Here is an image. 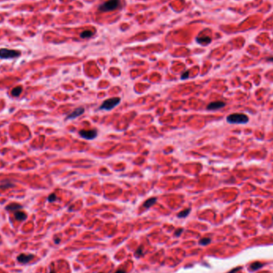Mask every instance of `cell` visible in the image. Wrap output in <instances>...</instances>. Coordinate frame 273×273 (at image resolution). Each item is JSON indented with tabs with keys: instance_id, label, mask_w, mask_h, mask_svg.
I'll list each match as a JSON object with an SVG mask.
<instances>
[{
	"instance_id": "9a60e30c",
	"label": "cell",
	"mask_w": 273,
	"mask_h": 273,
	"mask_svg": "<svg viewBox=\"0 0 273 273\" xmlns=\"http://www.w3.org/2000/svg\"><path fill=\"white\" fill-rule=\"evenodd\" d=\"M190 212H191V209H185L177 214V217H179V218H185L186 216H188V215L190 213Z\"/></svg>"
},
{
	"instance_id": "cb8c5ba5",
	"label": "cell",
	"mask_w": 273,
	"mask_h": 273,
	"mask_svg": "<svg viewBox=\"0 0 273 273\" xmlns=\"http://www.w3.org/2000/svg\"><path fill=\"white\" fill-rule=\"evenodd\" d=\"M240 268H235V269H233V270H232V272H229V273H234L235 272H237L238 270H240Z\"/></svg>"
},
{
	"instance_id": "7402d4cb",
	"label": "cell",
	"mask_w": 273,
	"mask_h": 273,
	"mask_svg": "<svg viewBox=\"0 0 273 273\" xmlns=\"http://www.w3.org/2000/svg\"><path fill=\"white\" fill-rule=\"evenodd\" d=\"M183 232V229L182 228H179V229H177V230H176V232H175V236H179L181 234V232Z\"/></svg>"
},
{
	"instance_id": "603a6c76",
	"label": "cell",
	"mask_w": 273,
	"mask_h": 273,
	"mask_svg": "<svg viewBox=\"0 0 273 273\" xmlns=\"http://www.w3.org/2000/svg\"><path fill=\"white\" fill-rule=\"evenodd\" d=\"M125 272H126L124 269H119V270H117V271L115 273H125Z\"/></svg>"
},
{
	"instance_id": "2e32d148",
	"label": "cell",
	"mask_w": 273,
	"mask_h": 273,
	"mask_svg": "<svg viewBox=\"0 0 273 273\" xmlns=\"http://www.w3.org/2000/svg\"><path fill=\"white\" fill-rule=\"evenodd\" d=\"M93 35H94V32L90 31V30H85V31H83L81 34L80 36H81V38H90Z\"/></svg>"
},
{
	"instance_id": "7a4b0ae2",
	"label": "cell",
	"mask_w": 273,
	"mask_h": 273,
	"mask_svg": "<svg viewBox=\"0 0 273 273\" xmlns=\"http://www.w3.org/2000/svg\"><path fill=\"white\" fill-rule=\"evenodd\" d=\"M120 102H121V98L118 97L109 98L102 102L99 109H100V110H106V111L111 110L115 108L116 106H117V105L120 104Z\"/></svg>"
},
{
	"instance_id": "6da1fadb",
	"label": "cell",
	"mask_w": 273,
	"mask_h": 273,
	"mask_svg": "<svg viewBox=\"0 0 273 273\" xmlns=\"http://www.w3.org/2000/svg\"><path fill=\"white\" fill-rule=\"evenodd\" d=\"M248 120V117L244 113H232L227 117V122L230 124H245Z\"/></svg>"
},
{
	"instance_id": "d4e9b609",
	"label": "cell",
	"mask_w": 273,
	"mask_h": 273,
	"mask_svg": "<svg viewBox=\"0 0 273 273\" xmlns=\"http://www.w3.org/2000/svg\"><path fill=\"white\" fill-rule=\"evenodd\" d=\"M54 241H55V243L56 244H58L60 242V239L59 238H58V239H54Z\"/></svg>"
},
{
	"instance_id": "ac0fdd59",
	"label": "cell",
	"mask_w": 273,
	"mask_h": 273,
	"mask_svg": "<svg viewBox=\"0 0 273 273\" xmlns=\"http://www.w3.org/2000/svg\"><path fill=\"white\" fill-rule=\"evenodd\" d=\"M11 186H13V184H11V183L9 182V181H5L1 185V188H11Z\"/></svg>"
},
{
	"instance_id": "ffe728a7",
	"label": "cell",
	"mask_w": 273,
	"mask_h": 273,
	"mask_svg": "<svg viewBox=\"0 0 273 273\" xmlns=\"http://www.w3.org/2000/svg\"><path fill=\"white\" fill-rule=\"evenodd\" d=\"M189 71H185V72L184 73L182 74V75L181 76V78L182 79V80H185V79H187L188 77H189Z\"/></svg>"
},
{
	"instance_id": "9c48e42d",
	"label": "cell",
	"mask_w": 273,
	"mask_h": 273,
	"mask_svg": "<svg viewBox=\"0 0 273 273\" xmlns=\"http://www.w3.org/2000/svg\"><path fill=\"white\" fill-rule=\"evenodd\" d=\"M211 41H212V39L209 36H201L197 38V42L201 45H208L211 42Z\"/></svg>"
},
{
	"instance_id": "484cf974",
	"label": "cell",
	"mask_w": 273,
	"mask_h": 273,
	"mask_svg": "<svg viewBox=\"0 0 273 273\" xmlns=\"http://www.w3.org/2000/svg\"><path fill=\"white\" fill-rule=\"evenodd\" d=\"M268 62H273V57L268 58Z\"/></svg>"
},
{
	"instance_id": "44dd1931",
	"label": "cell",
	"mask_w": 273,
	"mask_h": 273,
	"mask_svg": "<svg viewBox=\"0 0 273 273\" xmlns=\"http://www.w3.org/2000/svg\"><path fill=\"white\" fill-rule=\"evenodd\" d=\"M141 255H142V248L140 247V248H139L135 252V256H136V257H140Z\"/></svg>"
},
{
	"instance_id": "8fae6325",
	"label": "cell",
	"mask_w": 273,
	"mask_h": 273,
	"mask_svg": "<svg viewBox=\"0 0 273 273\" xmlns=\"http://www.w3.org/2000/svg\"><path fill=\"white\" fill-rule=\"evenodd\" d=\"M14 217L15 219L17 220L18 221H25V220L26 219V214L22 212V211L18 210V211H16V212H14Z\"/></svg>"
},
{
	"instance_id": "d6986e66",
	"label": "cell",
	"mask_w": 273,
	"mask_h": 273,
	"mask_svg": "<svg viewBox=\"0 0 273 273\" xmlns=\"http://www.w3.org/2000/svg\"><path fill=\"white\" fill-rule=\"evenodd\" d=\"M57 200V197L55 194H51L48 197V201L49 202H54Z\"/></svg>"
},
{
	"instance_id": "5bb4252c",
	"label": "cell",
	"mask_w": 273,
	"mask_h": 273,
	"mask_svg": "<svg viewBox=\"0 0 273 273\" xmlns=\"http://www.w3.org/2000/svg\"><path fill=\"white\" fill-rule=\"evenodd\" d=\"M263 265H264V263H262L260 262L256 261V262L252 263V264L250 265V269L252 270V271H256V270H258L260 268H262Z\"/></svg>"
},
{
	"instance_id": "3957f363",
	"label": "cell",
	"mask_w": 273,
	"mask_h": 273,
	"mask_svg": "<svg viewBox=\"0 0 273 273\" xmlns=\"http://www.w3.org/2000/svg\"><path fill=\"white\" fill-rule=\"evenodd\" d=\"M120 6V0H109V1L103 2L98 7L99 11L101 12H108L112 11L117 9Z\"/></svg>"
},
{
	"instance_id": "5b68a950",
	"label": "cell",
	"mask_w": 273,
	"mask_h": 273,
	"mask_svg": "<svg viewBox=\"0 0 273 273\" xmlns=\"http://www.w3.org/2000/svg\"><path fill=\"white\" fill-rule=\"evenodd\" d=\"M79 135L86 140H93L98 136V132L94 129L92 130H80Z\"/></svg>"
},
{
	"instance_id": "e0dca14e",
	"label": "cell",
	"mask_w": 273,
	"mask_h": 273,
	"mask_svg": "<svg viewBox=\"0 0 273 273\" xmlns=\"http://www.w3.org/2000/svg\"><path fill=\"white\" fill-rule=\"evenodd\" d=\"M210 242H211V239L205 237V238L201 239V240L199 241V244L200 245H204H204H207V244H210Z\"/></svg>"
},
{
	"instance_id": "277c9868",
	"label": "cell",
	"mask_w": 273,
	"mask_h": 273,
	"mask_svg": "<svg viewBox=\"0 0 273 273\" xmlns=\"http://www.w3.org/2000/svg\"><path fill=\"white\" fill-rule=\"evenodd\" d=\"M20 51L14 50H9V49H0V58H4V59H9V58H14L18 56H20Z\"/></svg>"
},
{
	"instance_id": "ba28073f",
	"label": "cell",
	"mask_w": 273,
	"mask_h": 273,
	"mask_svg": "<svg viewBox=\"0 0 273 273\" xmlns=\"http://www.w3.org/2000/svg\"><path fill=\"white\" fill-rule=\"evenodd\" d=\"M35 256L32 254H20L17 257V260L21 263H27L31 260Z\"/></svg>"
},
{
	"instance_id": "4316f807",
	"label": "cell",
	"mask_w": 273,
	"mask_h": 273,
	"mask_svg": "<svg viewBox=\"0 0 273 273\" xmlns=\"http://www.w3.org/2000/svg\"><path fill=\"white\" fill-rule=\"evenodd\" d=\"M50 273H55V272H54V271H51Z\"/></svg>"
},
{
	"instance_id": "30bf717a",
	"label": "cell",
	"mask_w": 273,
	"mask_h": 273,
	"mask_svg": "<svg viewBox=\"0 0 273 273\" xmlns=\"http://www.w3.org/2000/svg\"><path fill=\"white\" fill-rule=\"evenodd\" d=\"M22 208H23V206L19 204L11 203L10 204H8V205L6 207V209L8 210V211H11V212H16V211L20 210Z\"/></svg>"
},
{
	"instance_id": "52a82bcc",
	"label": "cell",
	"mask_w": 273,
	"mask_h": 273,
	"mask_svg": "<svg viewBox=\"0 0 273 273\" xmlns=\"http://www.w3.org/2000/svg\"><path fill=\"white\" fill-rule=\"evenodd\" d=\"M85 112V109L84 107H78L75 109L72 113H70L69 115L66 117V119H74L76 118V117H79L81 115H82L83 113Z\"/></svg>"
},
{
	"instance_id": "4fadbf2b",
	"label": "cell",
	"mask_w": 273,
	"mask_h": 273,
	"mask_svg": "<svg viewBox=\"0 0 273 273\" xmlns=\"http://www.w3.org/2000/svg\"><path fill=\"white\" fill-rule=\"evenodd\" d=\"M23 92V87L22 86H16L14 87L13 89L11 90V95L14 96V97H18Z\"/></svg>"
},
{
	"instance_id": "8992f818",
	"label": "cell",
	"mask_w": 273,
	"mask_h": 273,
	"mask_svg": "<svg viewBox=\"0 0 273 273\" xmlns=\"http://www.w3.org/2000/svg\"><path fill=\"white\" fill-rule=\"evenodd\" d=\"M225 106V103L224 101H213L211 102L207 106V110H220L223 107Z\"/></svg>"
},
{
	"instance_id": "7c38bea8",
	"label": "cell",
	"mask_w": 273,
	"mask_h": 273,
	"mask_svg": "<svg viewBox=\"0 0 273 273\" xmlns=\"http://www.w3.org/2000/svg\"><path fill=\"white\" fill-rule=\"evenodd\" d=\"M156 202H157V198L156 197L149 198V199H148L147 200L145 201V203L143 204V207L145 208V209H149V208L153 206L154 204H156Z\"/></svg>"
}]
</instances>
